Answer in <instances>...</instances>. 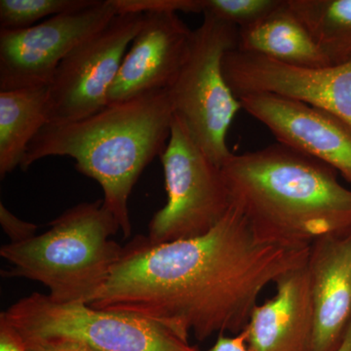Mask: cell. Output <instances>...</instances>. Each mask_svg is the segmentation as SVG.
<instances>
[{
  "instance_id": "6da1fadb",
  "label": "cell",
  "mask_w": 351,
  "mask_h": 351,
  "mask_svg": "<svg viewBox=\"0 0 351 351\" xmlns=\"http://www.w3.org/2000/svg\"><path fill=\"white\" fill-rule=\"evenodd\" d=\"M309 249L288 250L256 239L230 207L206 234L154 245L136 237L123 248L108 283L88 306L141 316L188 341L239 334L261 293L306 263Z\"/></svg>"
},
{
  "instance_id": "7a4b0ae2",
  "label": "cell",
  "mask_w": 351,
  "mask_h": 351,
  "mask_svg": "<svg viewBox=\"0 0 351 351\" xmlns=\"http://www.w3.org/2000/svg\"><path fill=\"white\" fill-rule=\"evenodd\" d=\"M221 169L232 206L262 243L306 250L351 230V189L322 161L277 143L233 154Z\"/></svg>"
},
{
  "instance_id": "3957f363",
  "label": "cell",
  "mask_w": 351,
  "mask_h": 351,
  "mask_svg": "<svg viewBox=\"0 0 351 351\" xmlns=\"http://www.w3.org/2000/svg\"><path fill=\"white\" fill-rule=\"evenodd\" d=\"M167 90L149 92L107 107L86 119L46 124L27 147L21 169L49 156H69L78 172L98 182L104 206L131 235L129 197L147 166L160 156L172 126Z\"/></svg>"
},
{
  "instance_id": "277c9868",
  "label": "cell",
  "mask_w": 351,
  "mask_h": 351,
  "mask_svg": "<svg viewBox=\"0 0 351 351\" xmlns=\"http://www.w3.org/2000/svg\"><path fill=\"white\" fill-rule=\"evenodd\" d=\"M50 226L43 234L1 247L0 255L12 265L2 276L43 283L56 304H91L123 253L112 239L119 221L97 200L69 208Z\"/></svg>"
},
{
  "instance_id": "5b68a950",
  "label": "cell",
  "mask_w": 351,
  "mask_h": 351,
  "mask_svg": "<svg viewBox=\"0 0 351 351\" xmlns=\"http://www.w3.org/2000/svg\"><path fill=\"white\" fill-rule=\"evenodd\" d=\"M203 16L202 24L193 31L186 62L167 92L174 115L184 122L205 154L221 167L233 154L226 136L242 108L223 71L226 53L237 48L239 27Z\"/></svg>"
},
{
  "instance_id": "8992f818",
  "label": "cell",
  "mask_w": 351,
  "mask_h": 351,
  "mask_svg": "<svg viewBox=\"0 0 351 351\" xmlns=\"http://www.w3.org/2000/svg\"><path fill=\"white\" fill-rule=\"evenodd\" d=\"M24 341H69L92 351H199L169 328L134 314L60 304L32 293L3 311Z\"/></svg>"
},
{
  "instance_id": "52a82bcc",
  "label": "cell",
  "mask_w": 351,
  "mask_h": 351,
  "mask_svg": "<svg viewBox=\"0 0 351 351\" xmlns=\"http://www.w3.org/2000/svg\"><path fill=\"white\" fill-rule=\"evenodd\" d=\"M160 159L167 203L152 218L147 239L158 245L206 234L232 207L221 167L176 115Z\"/></svg>"
},
{
  "instance_id": "ba28073f",
  "label": "cell",
  "mask_w": 351,
  "mask_h": 351,
  "mask_svg": "<svg viewBox=\"0 0 351 351\" xmlns=\"http://www.w3.org/2000/svg\"><path fill=\"white\" fill-rule=\"evenodd\" d=\"M143 21L144 14H119L64 57L48 86V124L71 123L107 107L108 91Z\"/></svg>"
},
{
  "instance_id": "9c48e42d",
  "label": "cell",
  "mask_w": 351,
  "mask_h": 351,
  "mask_svg": "<svg viewBox=\"0 0 351 351\" xmlns=\"http://www.w3.org/2000/svg\"><path fill=\"white\" fill-rule=\"evenodd\" d=\"M117 15L113 0H97L27 29H0V91L49 86L64 57Z\"/></svg>"
},
{
  "instance_id": "30bf717a",
  "label": "cell",
  "mask_w": 351,
  "mask_h": 351,
  "mask_svg": "<svg viewBox=\"0 0 351 351\" xmlns=\"http://www.w3.org/2000/svg\"><path fill=\"white\" fill-rule=\"evenodd\" d=\"M223 75L233 94H271L339 117L351 127V63L302 68L239 49L226 53Z\"/></svg>"
},
{
  "instance_id": "8fae6325",
  "label": "cell",
  "mask_w": 351,
  "mask_h": 351,
  "mask_svg": "<svg viewBox=\"0 0 351 351\" xmlns=\"http://www.w3.org/2000/svg\"><path fill=\"white\" fill-rule=\"evenodd\" d=\"M277 143L326 163L351 184V127L331 113L271 94L239 97Z\"/></svg>"
},
{
  "instance_id": "7c38bea8",
  "label": "cell",
  "mask_w": 351,
  "mask_h": 351,
  "mask_svg": "<svg viewBox=\"0 0 351 351\" xmlns=\"http://www.w3.org/2000/svg\"><path fill=\"white\" fill-rule=\"evenodd\" d=\"M193 36V31L178 13L144 14L142 27L108 91V105L169 89L186 62Z\"/></svg>"
},
{
  "instance_id": "4fadbf2b",
  "label": "cell",
  "mask_w": 351,
  "mask_h": 351,
  "mask_svg": "<svg viewBox=\"0 0 351 351\" xmlns=\"http://www.w3.org/2000/svg\"><path fill=\"white\" fill-rule=\"evenodd\" d=\"M306 265L313 306L309 351H336L351 321V230L316 240Z\"/></svg>"
},
{
  "instance_id": "5bb4252c",
  "label": "cell",
  "mask_w": 351,
  "mask_h": 351,
  "mask_svg": "<svg viewBox=\"0 0 351 351\" xmlns=\"http://www.w3.org/2000/svg\"><path fill=\"white\" fill-rule=\"evenodd\" d=\"M306 263L279 277L276 295L252 311L244 329L252 350H311L313 306Z\"/></svg>"
},
{
  "instance_id": "9a60e30c",
  "label": "cell",
  "mask_w": 351,
  "mask_h": 351,
  "mask_svg": "<svg viewBox=\"0 0 351 351\" xmlns=\"http://www.w3.org/2000/svg\"><path fill=\"white\" fill-rule=\"evenodd\" d=\"M237 49L290 66H331L287 0L262 19L239 29Z\"/></svg>"
},
{
  "instance_id": "2e32d148",
  "label": "cell",
  "mask_w": 351,
  "mask_h": 351,
  "mask_svg": "<svg viewBox=\"0 0 351 351\" xmlns=\"http://www.w3.org/2000/svg\"><path fill=\"white\" fill-rule=\"evenodd\" d=\"M49 123L48 86L0 91V176L21 167L27 147Z\"/></svg>"
},
{
  "instance_id": "e0dca14e",
  "label": "cell",
  "mask_w": 351,
  "mask_h": 351,
  "mask_svg": "<svg viewBox=\"0 0 351 351\" xmlns=\"http://www.w3.org/2000/svg\"><path fill=\"white\" fill-rule=\"evenodd\" d=\"M331 66L351 63V0H287Z\"/></svg>"
},
{
  "instance_id": "ac0fdd59",
  "label": "cell",
  "mask_w": 351,
  "mask_h": 351,
  "mask_svg": "<svg viewBox=\"0 0 351 351\" xmlns=\"http://www.w3.org/2000/svg\"><path fill=\"white\" fill-rule=\"evenodd\" d=\"M96 2L97 0H1L0 29H27L44 18L82 10Z\"/></svg>"
},
{
  "instance_id": "d6986e66",
  "label": "cell",
  "mask_w": 351,
  "mask_h": 351,
  "mask_svg": "<svg viewBox=\"0 0 351 351\" xmlns=\"http://www.w3.org/2000/svg\"><path fill=\"white\" fill-rule=\"evenodd\" d=\"M283 0H201L203 15L241 29L254 24L282 3Z\"/></svg>"
},
{
  "instance_id": "ffe728a7",
  "label": "cell",
  "mask_w": 351,
  "mask_h": 351,
  "mask_svg": "<svg viewBox=\"0 0 351 351\" xmlns=\"http://www.w3.org/2000/svg\"><path fill=\"white\" fill-rule=\"evenodd\" d=\"M119 14L173 12L202 14L201 0H113Z\"/></svg>"
},
{
  "instance_id": "44dd1931",
  "label": "cell",
  "mask_w": 351,
  "mask_h": 351,
  "mask_svg": "<svg viewBox=\"0 0 351 351\" xmlns=\"http://www.w3.org/2000/svg\"><path fill=\"white\" fill-rule=\"evenodd\" d=\"M0 223L4 232L11 239V243L25 241L36 237L38 226L22 221L14 216L2 203H0Z\"/></svg>"
},
{
  "instance_id": "7402d4cb",
  "label": "cell",
  "mask_w": 351,
  "mask_h": 351,
  "mask_svg": "<svg viewBox=\"0 0 351 351\" xmlns=\"http://www.w3.org/2000/svg\"><path fill=\"white\" fill-rule=\"evenodd\" d=\"M206 351H255L252 350L247 343L246 332L242 331L239 334L228 337L219 335L216 343Z\"/></svg>"
},
{
  "instance_id": "603a6c76",
  "label": "cell",
  "mask_w": 351,
  "mask_h": 351,
  "mask_svg": "<svg viewBox=\"0 0 351 351\" xmlns=\"http://www.w3.org/2000/svg\"><path fill=\"white\" fill-rule=\"evenodd\" d=\"M24 343L27 351H92L75 341H43Z\"/></svg>"
},
{
  "instance_id": "cb8c5ba5",
  "label": "cell",
  "mask_w": 351,
  "mask_h": 351,
  "mask_svg": "<svg viewBox=\"0 0 351 351\" xmlns=\"http://www.w3.org/2000/svg\"><path fill=\"white\" fill-rule=\"evenodd\" d=\"M0 351H27L24 341L17 331L0 319Z\"/></svg>"
},
{
  "instance_id": "d4e9b609",
  "label": "cell",
  "mask_w": 351,
  "mask_h": 351,
  "mask_svg": "<svg viewBox=\"0 0 351 351\" xmlns=\"http://www.w3.org/2000/svg\"><path fill=\"white\" fill-rule=\"evenodd\" d=\"M336 351H351V321L346 329L343 341Z\"/></svg>"
}]
</instances>
